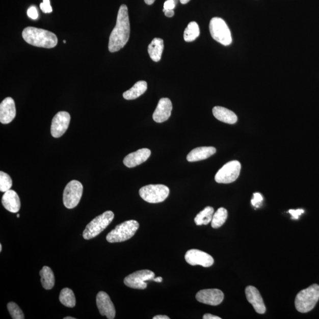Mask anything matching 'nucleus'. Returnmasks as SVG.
I'll return each instance as SVG.
<instances>
[{"label": "nucleus", "mask_w": 319, "mask_h": 319, "mask_svg": "<svg viewBox=\"0 0 319 319\" xmlns=\"http://www.w3.org/2000/svg\"><path fill=\"white\" fill-rule=\"evenodd\" d=\"M209 31L211 36L217 42L224 46H228L231 44L232 39L231 32L222 18H212L209 23Z\"/></svg>", "instance_id": "obj_7"}, {"label": "nucleus", "mask_w": 319, "mask_h": 319, "mask_svg": "<svg viewBox=\"0 0 319 319\" xmlns=\"http://www.w3.org/2000/svg\"><path fill=\"white\" fill-rule=\"evenodd\" d=\"M191 0H180V3L181 4H183V5H186V4H187Z\"/></svg>", "instance_id": "obj_41"}, {"label": "nucleus", "mask_w": 319, "mask_h": 319, "mask_svg": "<svg viewBox=\"0 0 319 319\" xmlns=\"http://www.w3.org/2000/svg\"><path fill=\"white\" fill-rule=\"evenodd\" d=\"M241 169V163L238 161L229 162L217 173L215 177V181L218 183H232L238 179Z\"/></svg>", "instance_id": "obj_9"}, {"label": "nucleus", "mask_w": 319, "mask_h": 319, "mask_svg": "<svg viewBox=\"0 0 319 319\" xmlns=\"http://www.w3.org/2000/svg\"><path fill=\"white\" fill-rule=\"evenodd\" d=\"M151 151L148 148H142L126 156L123 161L124 165L128 168H135L147 161L150 157Z\"/></svg>", "instance_id": "obj_17"}, {"label": "nucleus", "mask_w": 319, "mask_h": 319, "mask_svg": "<svg viewBox=\"0 0 319 319\" xmlns=\"http://www.w3.org/2000/svg\"><path fill=\"white\" fill-rule=\"evenodd\" d=\"M2 204L6 209L12 213L18 212L21 207L19 196L16 192L11 189L3 195Z\"/></svg>", "instance_id": "obj_19"}, {"label": "nucleus", "mask_w": 319, "mask_h": 319, "mask_svg": "<svg viewBox=\"0 0 319 319\" xmlns=\"http://www.w3.org/2000/svg\"><path fill=\"white\" fill-rule=\"evenodd\" d=\"M139 222L129 220L122 222L108 233L106 239L110 243H121L128 240L135 235L139 228Z\"/></svg>", "instance_id": "obj_4"}, {"label": "nucleus", "mask_w": 319, "mask_h": 319, "mask_svg": "<svg viewBox=\"0 0 319 319\" xmlns=\"http://www.w3.org/2000/svg\"><path fill=\"white\" fill-rule=\"evenodd\" d=\"M64 43H66V40H64Z\"/></svg>", "instance_id": "obj_45"}, {"label": "nucleus", "mask_w": 319, "mask_h": 319, "mask_svg": "<svg viewBox=\"0 0 319 319\" xmlns=\"http://www.w3.org/2000/svg\"><path fill=\"white\" fill-rule=\"evenodd\" d=\"M263 200L262 195L259 193H255L254 194L253 199L251 200L252 205L254 206L258 207L259 203H261Z\"/></svg>", "instance_id": "obj_32"}, {"label": "nucleus", "mask_w": 319, "mask_h": 319, "mask_svg": "<svg viewBox=\"0 0 319 319\" xmlns=\"http://www.w3.org/2000/svg\"><path fill=\"white\" fill-rule=\"evenodd\" d=\"M41 282L42 286L46 290H51L55 283V276L53 271L47 266H44L40 272Z\"/></svg>", "instance_id": "obj_24"}, {"label": "nucleus", "mask_w": 319, "mask_h": 319, "mask_svg": "<svg viewBox=\"0 0 319 319\" xmlns=\"http://www.w3.org/2000/svg\"><path fill=\"white\" fill-rule=\"evenodd\" d=\"M319 299V285L314 284L299 292L295 300L297 310L307 313L316 306Z\"/></svg>", "instance_id": "obj_3"}, {"label": "nucleus", "mask_w": 319, "mask_h": 319, "mask_svg": "<svg viewBox=\"0 0 319 319\" xmlns=\"http://www.w3.org/2000/svg\"><path fill=\"white\" fill-rule=\"evenodd\" d=\"M198 302L210 306H218L223 302L224 295L219 289H205L199 291L196 295Z\"/></svg>", "instance_id": "obj_13"}, {"label": "nucleus", "mask_w": 319, "mask_h": 319, "mask_svg": "<svg viewBox=\"0 0 319 319\" xmlns=\"http://www.w3.org/2000/svg\"><path fill=\"white\" fill-rule=\"evenodd\" d=\"M147 89V84L146 81H140L137 82L131 89L124 92L123 97L127 100H133L138 98L141 95L145 93Z\"/></svg>", "instance_id": "obj_23"}, {"label": "nucleus", "mask_w": 319, "mask_h": 319, "mask_svg": "<svg viewBox=\"0 0 319 319\" xmlns=\"http://www.w3.org/2000/svg\"><path fill=\"white\" fill-rule=\"evenodd\" d=\"M216 152V148L214 147H197L188 154L187 160L189 162L201 161L212 156Z\"/></svg>", "instance_id": "obj_20"}, {"label": "nucleus", "mask_w": 319, "mask_h": 319, "mask_svg": "<svg viewBox=\"0 0 319 319\" xmlns=\"http://www.w3.org/2000/svg\"><path fill=\"white\" fill-rule=\"evenodd\" d=\"M304 212H305V211H304L303 209H290L288 211L289 214H291L292 219H293V220H298L299 216L303 214Z\"/></svg>", "instance_id": "obj_34"}, {"label": "nucleus", "mask_w": 319, "mask_h": 319, "mask_svg": "<svg viewBox=\"0 0 319 319\" xmlns=\"http://www.w3.org/2000/svg\"><path fill=\"white\" fill-rule=\"evenodd\" d=\"M184 258L188 264L191 265L209 267L214 263L212 256L199 250L193 249L188 251Z\"/></svg>", "instance_id": "obj_12"}, {"label": "nucleus", "mask_w": 319, "mask_h": 319, "mask_svg": "<svg viewBox=\"0 0 319 319\" xmlns=\"http://www.w3.org/2000/svg\"><path fill=\"white\" fill-rule=\"evenodd\" d=\"M200 35V29L197 23L192 21L188 25L184 32V39L187 42H191L197 39Z\"/></svg>", "instance_id": "obj_27"}, {"label": "nucleus", "mask_w": 319, "mask_h": 319, "mask_svg": "<svg viewBox=\"0 0 319 319\" xmlns=\"http://www.w3.org/2000/svg\"><path fill=\"white\" fill-rule=\"evenodd\" d=\"M228 217V211L224 207H220L213 215L211 225L213 228H218L223 225Z\"/></svg>", "instance_id": "obj_28"}, {"label": "nucleus", "mask_w": 319, "mask_h": 319, "mask_svg": "<svg viewBox=\"0 0 319 319\" xmlns=\"http://www.w3.org/2000/svg\"><path fill=\"white\" fill-rule=\"evenodd\" d=\"M246 295L248 301L253 305L256 312L259 314L265 313L266 307L264 301L257 288L253 286H248L246 289Z\"/></svg>", "instance_id": "obj_18"}, {"label": "nucleus", "mask_w": 319, "mask_h": 319, "mask_svg": "<svg viewBox=\"0 0 319 319\" xmlns=\"http://www.w3.org/2000/svg\"><path fill=\"white\" fill-rule=\"evenodd\" d=\"M28 16L33 20H36L38 18V12L36 8L34 6L30 7L28 10Z\"/></svg>", "instance_id": "obj_33"}, {"label": "nucleus", "mask_w": 319, "mask_h": 319, "mask_svg": "<svg viewBox=\"0 0 319 319\" xmlns=\"http://www.w3.org/2000/svg\"><path fill=\"white\" fill-rule=\"evenodd\" d=\"M70 121V114L66 111H60L56 114L51 121V136L59 138L64 135L69 127Z\"/></svg>", "instance_id": "obj_11"}, {"label": "nucleus", "mask_w": 319, "mask_h": 319, "mask_svg": "<svg viewBox=\"0 0 319 319\" xmlns=\"http://www.w3.org/2000/svg\"><path fill=\"white\" fill-rule=\"evenodd\" d=\"M13 185L12 178L4 172H0V191L6 192L10 190Z\"/></svg>", "instance_id": "obj_29"}, {"label": "nucleus", "mask_w": 319, "mask_h": 319, "mask_svg": "<svg viewBox=\"0 0 319 319\" xmlns=\"http://www.w3.org/2000/svg\"><path fill=\"white\" fill-rule=\"evenodd\" d=\"M130 35V24H129L127 6L122 5L118 10L117 23L111 32L109 44L110 52L114 53L119 51L127 43Z\"/></svg>", "instance_id": "obj_1"}, {"label": "nucleus", "mask_w": 319, "mask_h": 319, "mask_svg": "<svg viewBox=\"0 0 319 319\" xmlns=\"http://www.w3.org/2000/svg\"><path fill=\"white\" fill-rule=\"evenodd\" d=\"M170 190L164 184H149L141 188L139 194L146 202L150 203H161L167 199Z\"/></svg>", "instance_id": "obj_6"}, {"label": "nucleus", "mask_w": 319, "mask_h": 319, "mask_svg": "<svg viewBox=\"0 0 319 319\" xmlns=\"http://www.w3.org/2000/svg\"><path fill=\"white\" fill-rule=\"evenodd\" d=\"M83 190V184L76 180L70 181L66 185L63 195V202L66 208L73 209L78 205Z\"/></svg>", "instance_id": "obj_8"}, {"label": "nucleus", "mask_w": 319, "mask_h": 319, "mask_svg": "<svg viewBox=\"0 0 319 319\" xmlns=\"http://www.w3.org/2000/svg\"><path fill=\"white\" fill-rule=\"evenodd\" d=\"M153 319H170V317L165 315H157V316H154Z\"/></svg>", "instance_id": "obj_38"}, {"label": "nucleus", "mask_w": 319, "mask_h": 319, "mask_svg": "<svg viewBox=\"0 0 319 319\" xmlns=\"http://www.w3.org/2000/svg\"><path fill=\"white\" fill-rule=\"evenodd\" d=\"M16 109L14 99L7 97L0 104V122L3 124L10 123L16 117Z\"/></svg>", "instance_id": "obj_16"}, {"label": "nucleus", "mask_w": 319, "mask_h": 319, "mask_svg": "<svg viewBox=\"0 0 319 319\" xmlns=\"http://www.w3.org/2000/svg\"><path fill=\"white\" fill-rule=\"evenodd\" d=\"M214 209L212 207L207 206L201 212H200L195 218L196 225H207L212 221Z\"/></svg>", "instance_id": "obj_25"}, {"label": "nucleus", "mask_w": 319, "mask_h": 319, "mask_svg": "<svg viewBox=\"0 0 319 319\" xmlns=\"http://www.w3.org/2000/svg\"><path fill=\"white\" fill-rule=\"evenodd\" d=\"M163 12L165 13V16L168 17H172L174 15V10H164Z\"/></svg>", "instance_id": "obj_36"}, {"label": "nucleus", "mask_w": 319, "mask_h": 319, "mask_svg": "<svg viewBox=\"0 0 319 319\" xmlns=\"http://www.w3.org/2000/svg\"><path fill=\"white\" fill-rule=\"evenodd\" d=\"M172 109V103L170 99L163 98L160 99L153 115V120L157 123L168 120L171 116Z\"/></svg>", "instance_id": "obj_15"}, {"label": "nucleus", "mask_w": 319, "mask_h": 319, "mask_svg": "<svg viewBox=\"0 0 319 319\" xmlns=\"http://www.w3.org/2000/svg\"><path fill=\"white\" fill-rule=\"evenodd\" d=\"M2 245L0 244V252H2Z\"/></svg>", "instance_id": "obj_43"}, {"label": "nucleus", "mask_w": 319, "mask_h": 319, "mask_svg": "<svg viewBox=\"0 0 319 319\" xmlns=\"http://www.w3.org/2000/svg\"><path fill=\"white\" fill-rule=\"evenodd\" d=\"M177 4L174 0H167L164 4V10H174Z\"/></svg>", "instance_id": "obj_35"}, {"label": "nucleus", "mask_w": 319, "mask_h": 319, "mask_svg": "<svg viewBox=\"0 0 319 319\" xmlns=\"http://www.w3.org/2000/svg\"><path fill=\"white\" fill-rule=\"evenodd\" d=\"M17 218H19V217H20V214H17Z\"/></svg>", "instance_id": "obj_44"}, {"label": "nucleus", "mask_w": 319, "mask_h": 319, "mask_svg": "<svg viewBox=\"0 0 319 319\" xmlns=\"http://www.w3.org/2000/svg\"><path fill=\"white\" fill-rule=\"evenodd\" d=\"M163 50L164 42L160 38H154L148 47V54L152 60L155 62L161 61Z\"/></svg>", "instance_id": "obj_22"}, {"label": "nucleus", "mask_w": 319, "mask_h": 319, "mask_svg": "<svg viewBox=\"0 0 319 319\" xmlns=\"http://www.w3.org/2000/svg\"><path fill=\"white\" fill-rule=\"evenodd\" d=\"M114 218V214L110 210L95 218L85 228L83 232L84 238L89 240L98 236L112 222Z\"/></svg>", "instance_id": "obj_5"}, {"label": "nucleus", "mask_w": 319, "mask_h": 319, "mask_svg": "<svg viewBox=\"0 0 319 319\" xmlns=\"http://www.w3.org/2000/svg\"><path fill=\"white\" fill-rule=\"evenodd\" d=\"M203 319H221V317L215 316L211 314H205L203 317Z\"/></svg>", "instance_id": "obj_37"}, {"label": "nucleus", "mask_w": 319, "mask_h": 319, "mask_svg": "<svg viewBox=\"0 0 319 319\" xmlns=\"http://www.w3.org/2000/svg\"><path fill=\"white\" fill-rule=\"evenodd\" d=\"M153 281L155 282H157V283H161V282H162L163 281V279H162V277H158L157 278H154V279H153Z\"/></svg>", "instance_id": "obj_40"}, {"label": "nucleus", "mask_w": 319, "mask_h": 319, "mask_svg": "<svg viewBox=\"0 0 319 319\" xmlns=\"http://www.w3.org/2000/svg\"><path fill=\"white\" fill-rule=\"evenodd\" d=\"M9 313L13 319H24V315L23 311L18 307L17 304L14 302H10L7 305Z\"/></svg>", "instance_id": "obj_30"}, {"label": "nucleus", "mask_w": 319, "mask_h": 319, "mask_svg": "<svg viewBox=\"0 0 319 319\" xmlns=\"http://www.w3.org/2000/svg\"><path fill=\"white\" fill-rule=\"evenodd\" d=\"M214 116L217 120L229 124H235L238 120L236 115L226 108L215 107L212 110Z\"/></svg>", "instance_id": "obj_21"}, {"label": "nucleus", "mask_w": 319, "mask_h": 319, "mask_svg": "<svg viewBox=\"0 0 319 319\" xmlns=\"http://www.w3.org/2000/svg\"><path fill=\"white\" fill-rule=\"evenodd\" d=\"M64 319H75V318L73 317H66Z\"/></svg>", "instance_id": "obj_42"}, {"label": "nucleus", "mask_w": 319, "mask_h": 319, "mask_svg": "<svg viewBox=\"0 0 319 319\" xmlns=\"http://www.w3.org/2000/svg\"><path fill=\"white\" fill-rule=\"evenodd\" d=\"M155 1V0H144V2H145L148 5H153Z\"/></svg>", "instance_id": "obj_39"}, {"label": "nucleus", "mask_w": 319, "mask_h": 319, "mask_svg": "<svg viewBox=\"0 0 319 319\" xmlns=\"http://www.w3.org/2000/svg\"><path fill=\"white\" fill-rule=\"evenodd\" d=\"M155 274L151 271L143 270L129 274L124 279V282L127 287L136 289H146V281L153 280Z\"/></svg>", "instance_id": "obj_10"}, {"label": "nucleus", "mask_w": 319, "mask_h": 319, "mask_svg": "<svg viewBox=\"0 0 319 319\" xmlns=\"http://www.w3.org/2000/svg\"><path fill=\"white\" fill-rule=\"evenodd\" d=\"M96 305L102 316L113 319L116 317V309L109 295L104 291H100L96 296Z\"/></svg>", "instance_id": "obj_14"}, {"label": "nucleus", "mask_w": 319, "mask_h": 319, "mask_svg": "<svg viewBox=\"0 0 319 319\" xmlns=\"http://www.w3.org/2000/svg\"><path fill=\"white\" fill-rule=\"evenodd\" d=\"M59 300L66 307L73 308L76 305L75 295L71 289L68 288L62 289L59 296Z\"/></svg>", "instance_id": "obj_26"}, {"label": "nucleus", "mask_w": 319, "mask_h": 319, "mask_svg": "<svg viewBox=\"0 0 319 319\" xmlns=\"http://www.w3.org/2000/svg\"><path fill=\"white\" fill-rule=\"evenodd\" d=\"M23 39L32 46L51 49L57 45L58 38L54 33L34 27H28L22 33Z\"/></svg>", "instance_id": "obj_2"}, {"label": "nucleus", "mask_w": 319, "mask_h": 319, "mask_svg": "<svg viewBox=\"0 0 319 319\" xmlns=\"http://www.w3.org/2000/svg\"><path fill=\"white\" fill-rule=\"evenodd\" d=\"M40 9L44 13L52 12V8L50 6V0H43V3L40 5Z\"/></svg>", "instance_id": "obj_31"}]
</instances>
